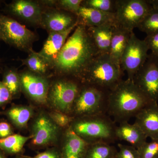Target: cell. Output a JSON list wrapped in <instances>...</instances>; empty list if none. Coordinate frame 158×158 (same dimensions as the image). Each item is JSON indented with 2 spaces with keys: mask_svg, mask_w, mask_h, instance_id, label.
I'll use <instances>...</instances> for the list:
<instances>
[{
  "mask_svg": "<svg viewBox=\"0 0 158 158\" xmlns=\"http://www.w3.org/2000/svg\"><path fill=\"white\" fill-rule=\"evenodd\" d=\"M152 102L133 81L123 80L108 91L107 114L119 124L135 117Z\"/></svg>",
  "mask_w": 158,
  "mask_h": 158,
  "instance_id": "obj_2",
  "label": "cell"
},
{
  "mask_svg": "<svg viewBox=\"0 0 158 158\" xmlns=\"http://www.w3.org/2000/svg\"><path fill=\"white\" fill-rule=\"evenodd\" d=\"M137 149L139 158H158V140L146 142Z\"/></svg>",
  "mask_w": 158,
  "mask_h": 158,
  "instance_id": "obj_29",
  "label": "cell"
},
{
  "mask_svg": "<svg viewBox=\"0 0 158 158\" xmlns=\"http://www.w3.org/2000/svg\"><path fill=\"white\" fill-rule=\"evenodd\" d=\"M0 158H6L1 150H0Z\"/></svg>",
  "mask_w": 158,
  "mask_h": 158,
  "instance_id": "obj_38",
  "label": "cell"
},
{
  "mask_svg": "<svg viewBox=\"0 0 158 158\" xmlns=\"http://www.w3.org/2000/svg\"><path fill=\"white\" fill-rule=\"evenodd\" d=\"M23 65H25L28 70L34 73L45 76L48 71L49 66L43 59L36 52L33 50L29 53L28 57L22 59Z\"/></svg>",
  "mask_w": 158,
  "mask_h": 158,
  "instance_id": "obj_25",
  "label": "cell"
},
{
  "mask_svg": "<svg viewBox=\"0 0 158 158\" xmlns=\"http://www.w3.org/2000/svg\"><path fill=\"white\" fill-rule=\"evenodd\" d=\"M138 28L147 35L158 32V10L151 7Z\"/></svg>",
  "mask_w": 158,
  "mask_h": 158,
  "instance_id": "obj_27",
  "label": "cell"
},
{
  "mask_svg": "<svg viewBox=\"0 0 158 158\" xmlns=\"http://www.w3.org/2000/svg\"><path fill=\"white\" fill-rule=\"evenodd\" d=\"M5 10L12 18L20 20L31 25L41 24L43 9L39 2L15 0L6 5Z\"/></svg>",
  "mask_w": 158,
  "mask_h": 158,
  "instance_id": "obj_13",
  "label": "cell"
},
{
  "mask_svg": "<svg viewBox=\"0 0 158 158\" xmlns=\"http://www.w3.org/2000/svg\"><path fill=\"white\" fill-rule=\"evenodd\" d=\"M34 158H62L60 152L55 149H48L37 155Z\"/></svg>",
  "mask_w": 158,
  "mask_h": 158,
  "instance_id": "obj_36",
  "label": "cell"
},
{
  "mask_svg": "<svg viewBox=\"0 0 158 158\" xmlns=\"http://www.w3.org/2000/svg\"><path fill=\"white\" fill-rule=\"evenodd\" d=\"M115 26L113 24H108L87 27L89 35L99 54H109Z\"/></svg>",
  "mask_w": 158,
  "mask_h": 158,
  "instance_id": "obj_20",
  "label": "cell"
},
{
  "mask_svg": "<svg viewBox=\"0 0 158 158\" xmlns=\"http://www.w3.org/2000/svg\"><path fill=\"white\" fill-rule=\"evenodd\" d=\"M116 126L107 114L75 118L70 125L77 135L90 144L115 142Z\"/></svg>",
  "mask_w": 158,
  "mask_h": 158,
  "instance_id": "obj_3",
  "label": "cell"
},
{
  "mask_svg": "<svg viewBox=\"0 0 158 158\" xmlns=\"http://www.w3.org/2000/svg\"><path fill=\"white\" fill-rule=\"evenodd\" d=\"M98 54L87 27L78 25L50 65L49 69L80 81L85 69Z\"/></svg>",
  "mask_w": 158,
  "mask_h": 158,
  "instance_id": "obj_1",
  "label": "cell"
},
{
  "mask_svg": "<svg viewBox=\"0 0 158 158\" xmlns=\"http://www.w3.org/2000/svg\"><path fill=\"white\" fill-rule=\"evenodd\" d=\"M31 138V136L13 134L7 138L0 139V150L9 154L18 153L22 150L26 142Z\"/></svg>",
  "mask_w": 158,
  "mask_h": 158,
  "instance_id": "obj_23",
  "label": "cell"
},
{
  "mask_svg": "<svg viewBox=\"0 0 158 158\" xmlns=\"http://www.w3.org/2000/svg\"><path fill=\"white\" fill-rule=\"evenodd\" d=\"M2 81L9 89L13 98L17 97L21 90L19 73L15 69L7 68L3 73Z\"/></svg>",
  "mask_w": 158,
  "mask_h": 158,
  "instance_id": "obj_26",
  "label": "cell"
},
{
  "mask_svg": "<svg viewBox=\"0 0 158 158\" xmlns=\"http://www.w3.org/2000/svg\"><path fill=\"white\" fill-rule=\"evenodd\" d=\"M12 96L11 93L2 81H0V108L11 101Z\"/></svg>",
  "mask_w": 158,
  "mask_h": 158,
  "instance_id": "obj_34",
  "label": "cell"
},
{
  "mask_svg": "<svg viewBox=\"0 0 158 158\" xmlns=\"http://www.w3.org/2000/svg\"><path fill=\"white\" fill-rule=\"evenodd\" d=\"M150 9L146 0H116L115 25L130 32H134Z\"/></svg>",
  "mask_w": 158,
  "mask_h": 158,
  "instance_id": "obj_8",
  "label": "cell"
},
{
  "mask_svg": "<svg viewBox=\"0 0 158 158\" xmlns=\"http://www.w3.org/2000/svg\"></svg>",
  "mask_w": 158,
  "mask_h": 158,
  "instance_id": "obj_41",
  "label": "cell"
},
{
  "mask_svg": "<svg viewBox=\"0 0 158 158\" xmlns=\"http://www.w3.org/2000/svg\"><path fill=\"white\" fill-rule=\"evenodd\" d=\"M50 117L60 128H67L70 126L74 117L59 111H52L49 113Z\"/></svg>",
  "mask_w": 158,
  "mask_h": 158,
  "instance_id": "obj_30",
  "label": "cell"
},
{
  "mask_svg": "<svg viewBox=\"0 0 158 158\" xmlns=\"http://www.w3.org/2000/svg\"><path fill=\"white\" fill-rule=\"evenodd\" d=\"M2 1H0V5H1V4H2Z\"/></svg>",
  "mask_w": 158,
  "mask_h": 158,
  "instance_id": "obj_39",
  "label": "cell"
},
{
  "mask_svg": "<svg viewBox=\"0 0 158 158\" xmlns=\"http://www.w3.org/2000/svg\"><path fill=\"white\" fill-rule=\"evenodd\" d=\"M81 6L114 13L116 10V0H85L82 1Z\"/></svg>",
  "mask_w": 158,
  "mask_h": 158,
  "instance_id": "obj_28",
  "label": "cell"
},
{
  "mask_svg": "<svg viewBox=\"0 0 158 158\" xmlns=\"http://www.w3.org/2000/svg\"><path fill=\"white\" fill-rule=\"evenodd\" d=\"M13 134V130L9 123L4 121L0 122V139L7 138Z\"/></svg>",
  "mask_w": 158,
  "mask_h": 158,
  "instance_id": "obj_35",
  "label": "cell"
},
{
  "mask_svg": "<svg viewBox=\"0 0 158 158\" xmlns=\"http://www.w3.org/2000/svg\"><path fill=\"white\" fill-rule=\"evenodd\" d=\"M123 75L121 66L113 62L109 54H99L85 69L80 82L109 91L123 80Z\"/></svg>",
  "mask_w": 158,
  "mask_h": 158,
  "instance_id": "obj_4",
  "label": "cell"
},
{
  "mask_svg": "<svg viewBox=\"0 0 158 158\" xmlns=\"http://www.w3.org/2000/svg\"><path fill=\"white\" fill-rule=\"evenodd\" d=\"M31 129L32 143L35 146H46L53 144L58 140L59 127L49 114L41 113L34 119Z\"/></svg>",
  "mask_w": 158,
  "mask_h": 158,
  "instance_id": "obj_12",
  "label": "cell"
},
{
  "mask_svg": "<svg viewBox=\"0 0 158 158\" xmlns=\"http://www.w3.org/2000/svg\"><path fill=\"white\" fill-rule=\"evenodd\" d=\"M78 24L76 15L59 9H43L40 26L48 33L62 32Z\"/></svg>",
  "mask_w": 158,
  "mask_h": 158,
  "instance_id": "obj_14",
  "label": "cell"
},
{
  "mask_svg": "<svg viewBox=\"0 0 158 158\" xmlns=\"http://www.w3.org/2000/svg\"><path fill=\"white\" fill-rule=\"evenodd\" d=\"M117 152L111 144L95 143L89 144L84 158H116Z\"/></svg>",
  "mask_w": 158,
  "mask_h": 158,
  "instance_id": "obj_24",
  "label": "cell"
},
{
  "mask_svg": "<svg viewBox=\"0 0 158 158\" xmlns=\"http://www.w3.org/2000/svg\"><path fill=\"white\" fill-rule=\"evenodd\" d=\"M77 15L78 25H82L87 27L108 24L115 25V13L104 12L81 6Z\"/></svg>",
  "mask_w": 158,
  "mask_h": 158,
  "instance_id": "obj_18",
  "label": "cell"
},
{
  "mask_svg": "<svg viewBox=\"0 0 158 158\" xmlns=\"http://www.w3.org/2000/svg\"><path fill=\"white\" fill-rule=\"evenodd\" d=\"M21 88L31 100L39 104L47 103L50 84L45 76L24 71L19 73Z\"/></svg>",
  "mask_w": 158,
  "mask_h": 158,
  "instance_id": "obj_11",
  "label": "cell"
},
{
  "mask_svg": "<svg viewBox=\"0 0 158 158\" xmlns=\"http://www.w3.org/2000/svg\"><path fill=\"white\" fill-rule=\"evenodd\" d=\"M116 158H139L138 149L131 145L118 143Z\"/></svg>",
  "mask_w": 158,
  "mask_h": 158,
  "instance_id": "obj_32",
  "label": "cell"
},
{
  "mask_svg": "<svg viewBox=\"0 0 158 158\" xmlns=\"http://www.w3.org/2000/svg\"><path fill=\"white\" fill-rule=\"evenodd\" d=\"M14 126L19 129L25 128L33 116L34 110L28 106H13L4 113Z\"/></svg>",
  "mask_w": 158,
  "mask_h": 158,
  "instance_id": "obj_22",
  "label": "cell"
},
{
  "mask_svg": "<svg viewBox=\"0 0 158 158\" xmlns=\"http://www.w3.org/2000/svg\"><path fill=\"white\" fill-rule=\"evenodd\" d=\"M131 33L116 26L114 27L109 55L113 62L118 66H120L122 56Z\"/></svg>",
  "mask_w": 158,
  "mask_h": 158,
  "instance_id": "obj_21",
  "label": "cell"
},
{
  "mask_svg": "<svg viewBox=\"0 0 158 158\" xmlns=\"http://www.w3.org/2000/svg\"><path fill=\"white\" fill-rule=\"evenodd\" d=\"M89 144L69 127L63 135L60 152L61 158H84Z\"/></svg>",
  "mask_w": 158,
  "mask_h": 158,
  "instance_id": "obj_17",
  "label": "cell"
},
{
  "mask_svg": "<svg viewBox=\"0 0 158 158\" xmlns=\"http://www.w3.org/2000/svg\"><path fill=\"white\" fill-rule=\"evenodd\" d=\"M116 136L117 140L126 141L137 149L147 142L148 138L136 123L130 124L128 122L116 126Z\"/></svg>",
  "mask_w": 158,
  "mask_h": 158,
  "instance_id": "obj_19",
  "label": "cell"
},
{
  "mask_svg": "<svg viewBox=\"0 0 158 158\" xmlns=\"http://www.w3.org/2000/svg\"><path fill=\"white\" fill-rule=\"evenodd\" d=\"M144 40L151 51V54L158 57V32L147 35Z\"/></svg>",
  "mask_w": 158,
  "mask_h": 158,
  "instance_id": "obj_33",
  "label": "cell"
},
{
  "mask_svg": "<svg viewBox=\"0 0 158 158\" xmlns=\"http://www.w3.org/2000/svg\"><path fill=\"white\" fill-rule=\"evenodd\" d=\"M133 81L152 101L158 102V57L149 54Z\"/></svg>",
  "mask_w": 158,
  "mask_h": 158,
  "instance_id": "obj_10",
  "label": "cell"
},
{
  "mask_svg": "<svg viewBox=\"0 0 158 158\" xmlns=\"http://www.w3.org/2000/svg\"><path fill=\"white\" fill-rule=\"evenodd\" d=\"M17 158H23L21 157H18Z\"/></svg>",
  "mask_w": 158,
  "mask_h": 158,
  "instance_id": "obj_40",
  "label": "cell"
},
{
  "mask_svg": "<svg viewBox=\"0 0 158 158\" xmlns=\"http://www.w3.org/2000/svg\"><path fill=\"white\" fill-rule=\"evenodd\" d=\"M135 123L147 138L158 140V102H152L136 115Z\"/></svg>",
  "mask_w": 158,
  "mask_h": 158,
  "instance_id": "obj_16",
  "label": "cell"
},
{
  "mask_svg": "<svg viewBox=\"0 0 158 158\" xmlns=\"http://www.w3.org/2000/svg\"><path fill=\"white\" fill-rule=\"evenodd\" d=\"M37 39L34 32L16 20L0 13V40L22 51L30 53Z\"/></svg>",
  "mask_w": 158,
  "mask_h": 158,
  "instance_id": "obj_6",
  "label": "cell"
},
{
  "mask_svg": "<svg viewBox=\"0 0 158 158\" xmlns=\"http://www.w3.org/2000/svg\"><path fill=\"white\" fill-rule=\"evenodd\" d=\"M82 0H60L56 1V7L74 14L77 15L81 6Z\"/></svg>",
  "mask_w": 158,
  "mask_h": 158,
  "instance_id": "obj_31",
  "label": "cell"
},
{
  "mask_svg": "<svg viewBox=\"0 0 158 158\" xmlns=\"http://www.w3.org/2000/svg\"><path fill=\"white\" fill-rule=\"evenodd\" d=\"M146 1L152 8L158 10V0H146Z\"/></svg>",
  "mask_w": 158,
  "mask_h": 158,
  "instance_id": "obj_37",
  "label": "cell"
},
{
  "mask_svg": "<svg viewBox=\"0 0 158 158\" xmlns=\"http://www.w3.org/2000/svg\"><path fill=\"white\" fill-rule=\"evenodd\" d=\"M108 92L82 84L74 102L71 116L75 118L107 114Z\"/></svg>",
  "mask_w": 158,
  "mask_h": 158,
  "instance_id": "obj_5",
  "label": "cell"
},
{
  "mask_svg": "<svg viewBox=\"0 0 158 158\" xmlns=\"http://www.w3.org/2000/svg\"><path fill=\"white\" fill-rule=\"evenodd\" d=\"M79 82L72 78L61 79L53 82L50 85L47 103L56 111L71 116L74 102L81 87Z\"/></svg>",
  "mask_w": 158,
  "mask_h": 158,
  "instance_id": "obj_7",
  "label": "cell"
},
{
  "mask_svg": "<svg viewBox=\"0 0 158 158\" xmlns=\"http://www.w3.org/2000/svg\"><path fill=\"white\" fill-rule=\"evenodd\" d=\"M78 25L73 26L62 32L49 33L48 37L46 40L40 52H38V55L48 65L49 68L63 48L69 34L73 31Z\"/></svg>",
  "mask_w": 158,
  "mask_h": 158,
  "instance_id": "obj_15",
  "label": "cell"
},
{
  "mask_svg": "<svg viewBox=\"0 0 158 158\" xmlns=\"http://www.w3.org/2000/svg\"><path fill=\"white\" fill-rule=\"evenodd\" d=\"M148 51L144 40L139 39L132 32L120 62L122 69L127 73V79L133 81L136 73L148 58Z\"/></svg>",
  "mask_w": 158,
  "mask_h": 158,
  "instance_id": "obj_9",
  "label": "cell"
}]
</instances>
